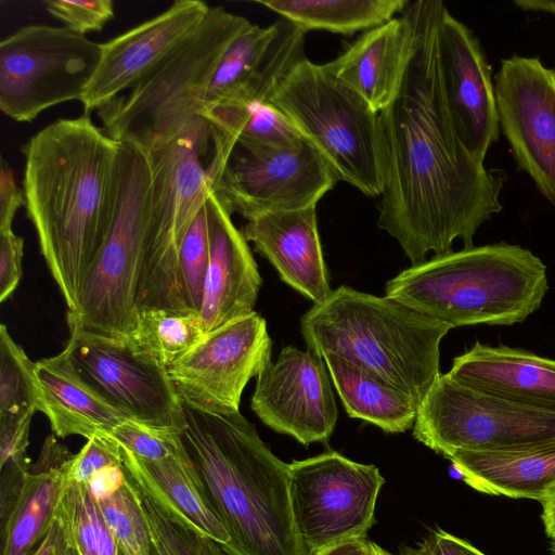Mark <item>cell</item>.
Listing matches in <instances>:
<instances>
[{
  "label": "cell",
  "instance_id": "cell-47",
  "mask_svg": "<svg viewBox=\"0 0 555 555\" xmlns=\"http://www.w3.org/2000/svg\"><path fill=\"white\" fill-rule=\"evenodd\" d=\"M315 555H392L366 538L343 541Z\"/></svg>",
  "mask_w": 555,
  "mask_h": 555
},
{
  "label": "cell",
  "instance_id": "cell-23",
  "mask_svg": "<svg viewBox=\"0 0 555 555\" xmlns=\"http://www.w3.org/2000/svg\"><path fill=\"white\" fill-rule=\"evenodd\" d=\"M448 375L475 390L555 413V359L477 341L454 358Z\"/></svg>",
  "mask_w": 555,
  "mask_h": 555
},
{
  "label": "cell",
  "instance_id": "cell-29",
  "mask_svg": "<svg viewBox=\"0 0 555 555\" xmlns=\"http://www.w3.org/2000/svg\"><path fill=\"white\" fill-rule=\"evenodd\" d=\"M346 413L385 433H404L414 426L418 404L408 395L333 353L321 357Z\"/></svg>",
  "mask_w": 555,
  "mask_h": 555
},
{
  "label": "cell",
  "instance_id": "cell-12",
  "mask_svg": "<svg viewBox=\"0 0 555 555\" xmlns=\"http://www.w3.org/2000/svg\"><path fill=\"white\" fill-rule=\"evenodd\" d=\"M102 56V43L65 26L30 25L0 42V109L30 122L44 109L81 101Z\"/></svg>",
  "mask_w": 555,
  "mask_h": 555
},
{
  "label": "cell",
  "instance_id": "cell-2",
  "mask_svg": "<svg viewBox=\"0 0 555 555\" xmlns=\"http://www.w3.org/2000/svg\"><path fill=\"white\" fill-rule=\"evenodd\" d=\"M119 143L83 113L55 120L22 146L27 217L67 311L111 229Z\"/></svg>",
  "mask_w": 555,
  "mask_h": 555
},
{
  "label": "cell",
  "instance_id": "cell-3",
  "mask_svg": "<svg viewBox=\"0 0 555 555\" xmlns=\"http://www.w3.org/2000/svg\"><path fill=\"white\" fill-rule=\"evenodd\" d=\"M181 441L230 541V555H310L292 513L288 464L240 413L183 404Z\"/></svg>",
  "mask_w": 555,
  "mask_h": 555
},
{
  "label": "cell",
  "instance_id": "cell-35",
  "mask_svg": "<svg viewBox=\"0 0 555 555\" xmlns=\"http://www.w3.org/2000/svg\"><path fill=\"white\" fill-rule=\"evenodd\" d=\"M33 415L0 417V521L15 504L31 466L27 447Z\"/></svg>",
  "mask_w": 555,
  "mask_h": 555
},
{
  "label": "cell",
  "instance_id": "cell-1",
  "mask_svg": "<svg viewBox=\"0 0 555 555\" xmlns=\"http://www.w3.org/2000/svg\"><path fill=\"white\" fill-rule=\"evenodd\" d=\"M440 0L409 2L401 14L410 50L400 90L379 116L383 193L377 225L412 264L464 248L503 209L502 169H488L461 142L447 105L438 54Z\"/></svg>",
  "mask_w": 555,
  "mask_h": 555
},
{
  "label": "cell",
  "instance_id": "cell-44",
  "mask_svg": "<svg viewBox=\"0 0 555 555\" xmlns=\"http://www.w3.org/2000/svg\"><path fill=\"white\" fill-rule=\"evenodd\" d=\"M24 190L20 189L5 159L0 165V232L11 230L16 211L25 206Z\"/></svg>",
  "mask_w": 555,
  "mask_h": 555
},
{
  "label": "cell",
  "instance_id": "cell-50",
  "mask_svg": "<svg viewBox=\"0 0 555 555\" xmlns=\"http://www.w3.org/2000/svg\"><path fill=\"white\" fill-rule=\"evenodd\" d=\"M400 553L401 555H417L415 548L409 546H402Z\"/></svg>",
  "mask_w": 555,
  "mask_h": 555
},
{
  "label": "cell",
  "instance_id": "cell-48",
  "mask_svg": "<svg viewBox=\"0 0 555 555\" xmlns=\"http://www.w3.org/2000/svg\"><path fill=\"white\" fill-rule=\"evenodd\" d=\"M542 505L541 519L548 538L555 537V485L539 501Z\"/></svg>",
  "mask_w": 555,
  "mask_h": 555
},
{
  "label": "cell",
  "instance_id": "cell-19",
  "mask_svg": "<svg viewBox=\"0 0 555 555\" xmlns=\"http://www.w3.org/2000/svg\"><path fill=\"white\" fill-rule=\"evenodd\" d=\"M306 34L285 20L267 27L249 23L222 54L206 93L205 111L224 102L269 104L306 57Z\"/></svg>",
  "mask_w": 555,
  "mask_h": 555
},
{
  "label": "cell",
  "instance_id": "cell-34",
  "mask_svg": "<svg viewBox=\"0 0 555 555\" xmlns=\"http://www.w3.org/2000/svg\"><path fill=\"white\" fill-rule=\"evenodd\" d=\"M39 385L33 362L0 325V417L38 412Z\"/></svg>",
  "mask_w": 555,
  "mask_h": 555
},
{
  "label": "cell",
  "instance_id": "cell-24",
  "mask_svg": "<svg viewBox=\"0 0 555 555\" xmlns=\"http://www.w3.org/2000/svg\"><path fill=\"white\" fill-rule=\"evenodd\" d=\"M409 50L410 27L404 15L400 14L363 33L326 66L379 113L400 90Z\"/></svg>",
  "mask_w": 555,
  "mask_h": 555
},
{
  "label": "cell",
  "instance_id": "cell-9",
  "mask_svg": "<svg viewBox=\"0 0 555 555\" xmlns=\"http://www.w3.org/2000/svg\"><path fill=\"white\" fill-rule=\"evenodd\" d=\"M322 156L336 178L383 193L379 116L326 64L304 57L269 102Z\"/></svg>",
  "mask_w": 555,
  "mask_h": 555
},
{
  "label": "cell",
  "instance_id": "cell-8",
  "mask_svg": "<svg viewBox=\"0 0 555 555\" xmlns=\"http://www.w3.org/2000/svg\"><path fill=\"white\" fill-rule=\"evenodd\" d=\"M151 191L149 153L120 142L115 167L114 211L108 235L89 270L74 310L70 332L131 337L145 248Z\"/></svg>",
  "mask_w": 555,
  "mask_h": 555
},
{
  "label": "cell",
  "instance_id": "cell-13",
  "mask_svg": "<svg viewBox=\"0 0 555 555\" xmlns=\"http://www.w3.org/2000/svg\"><path fill=\"white\" fill-rule=\"evenodd\" d=\"M297 534L310 555L343 541L366 538L385 482L375 465L331 451L288 464Z\"/></svg>",
  "mask_w": 555,
  "mask_h": 555
},
{
  "label": "cell",
  "instance_id": "cell-16",
  "mask_svg": "<svg viewBox=\"0 0 555 555\" xmlns=\"http://www.w3.org/2000/svg\"><path fill=\"white\" fill-rule=\"evenodd\" d=\"M494 94L500 129L518 167L555 206V70L539 57L503 59Z\"/></svg>",
  "mask_w": 555,
  "mask_h": 555
},
{
  "label": "cell",
  "instance_id": "cell-26",
  "mask_svg": "<svg viewBox=\"0 0 555 555\" xmlns=\"http://www.w3.org/2000/svg\"><path fill=\"white\" fill-rule=\"evenodd\" d=\"M35 369L38 412L47 415L55 436L79 435L89 439L109 434L128 420L80 376L66 349L35 362Z\"/></svg>",
  "mask_w": 555,
  "mask_h": 555
},
{
  "label": "cell",
  "instance_id": "cell-10",
  "mask_svg": "<svg viewBox=\"0 0 555 555\" xmlns=\"http://www.w3.org/2000/svg\"><path fill=\"white\" fill-rule=\"evenodd\" d=\"M413 436L442 456L514 452L555 441V413L475 390L447 373L418 405Z\"/></svg>",
  "mask_w": 555,
  "mask_h": 555
},
{
  "label": "cell",
  "instance_id": "cell-14",
  "mask_svg": "<svg viewBox=\"0 0 555 555\" xmlns=\"http://www.w3.org/2000/svg\"><path fill=\"white\" fill-rule=\"evenodd\" d=\"M64 349L80 376L128 420L183 428V403L168 369L132 337L70 332Z\"/></svg>",
  "mask_w": 555,
  "mask_h": 555
},
{
  "label": "cell",
  "instance_id": "cell-20",
  "mask_svg": "<svg viewBox=\"0 0 555 555\" xmlns=\"http://www.w3.org/2000/svg\"><path fill=\"white\" fill-rule=\"evenodd\" d=\"M209 5L179 0L157 16L102 43V56L81 99L85 114L132 88L204 20Z\"/></svg>",
  "mask_w": 555,
  "mask_h": 555
},
{
  "label": "cell",
  "instance_id": "cell-25",
  "mask_svg": "<svg viewBox=\"0 0 555 555\" xmlns=\"http://www.w3.org/2000/svg\"><path fill=\"white\" fill-rule=\"evenodd\" d=\"M73 455L54 435L47 437L15 504L0 521L1 555H34L49 532L70 483Z\"/></svg>",
  "mask_w": 555,
  "mask_h": 555
},
{
  "label": "cell",
  "instance_id": "cell-5",
  "mask_svg": "<svg viewBox=\"0 0 555 555\" xmlns=\"http://www.w3.org/2000/svg\"><path fill=\"white\" fill-rule=\"evenodd\" d=\"M547 289L542 260L502 242L412 264L387 282L386 296L453 328L520 323L541 307Z\"/></svg>",
  "mask_w": 555,
  "mask_h": 555
},
{
  "label": "cell",
  "instance_id": "cell-18",
  "mask_svg": "<svg viewBox=\"0 0 555 555\" xmlns=\"http://www.w3.org/2000/svg\"><path fill=\"white\" fill-rule=\"evenodd\" d=\"M438 54L456 134L469 154L483 163L500 135L491 67L477 37L447 7L438 29Z\"/></svg>",
  "mask_w": 555,
  "mask_h": 555
},
{
  "label": "cell",
  "instance_id": "cell-22",
  "mask_svg": "<svg viewBox=\"0 0 555 555\" xmlns=\"http://www.w3.org/2000/svg\"><path fill=\"white\" fill-rule=\"evenodd\" d=\"M317 207L269 212L247 220L245 238L276 269L281 280L323 304L332 294L320 242Z\"/></svg>",
  "mask_w": 555,
  "mask_h": 555
},
{
  "label": "cell",
  "instance_id": "cell-37",
  "mask_svg": "<svg viewBox=\"0 0 555 555\" xmlns=\"http://www.w3.org/2000/svg\"><path fill=\"white\" fill-rule=\"evenodd\" d=\"M96 503L124 555H156L139 500L127 475L125 485L117 492Z\"/></svg>",
  "mask_w": 555,
  "mask_h": 555
},
{
  "label": "cell",
  "instance_id": "cell-28",
  "mask_svg": "<svg viewBox=\"0 0 555 555\" xmlns=\"http://www.w3.org/2000/svg\"><path fill=\"white\" fill-rule=\"evenodd\" d=\"M121 457L128 473L156 491L199 531L222 546L229 543L230 537L209 504L184 446L157 461L140 459L121 447Z\"/></svg>",
  "mask_w": 555,
  "mask_h": 555
},
{
  "label": "cell",
  "instance_id": "cell-38",
  "mask_svg": "<svg viewBox=\"0 0 555 555\" xmlns=\"http://www.w3.org/2000/svg\"><path fill=\"white\" fill-rule=\"evenodd\" d=\"M209 264V236L206 203L197 212L184 237L179 255V280L189 312L201 313Z\"/></svg>",
  "mask_w": 555,
  "mask_h": 555
},
{
  "label": "cell",
  "instance_id": "cell-11",
  "mask_svg": "<svg viewBox=\"0 0 555 555\" xmlns=\"http://www.w3.org/2000/svg\"><path fill=\"white\" fill-rule=\"evenodd\" d=\"M212 189L231 214L258 216L317 207L338 179L305 139L287 146L232 140L216 145L209 165Z\"/></svg>",
  "mask_w": 555,
  "mask_h": 555
},
{
  "label": "cell",
  "instance_id": "cell-45",
  "mask_svg": "<svg viewBox=\"0 0 555 555\" xmlns=\"http://www.w3.org/2000/svg\"><path fill=\"white\" fill-rule=\"evenodd\" d=\"M415 551L417 555H486L469 542L442 529L433 530Z\"/></svg>",
  "mask_w": 555,
  "mask_h": 555
},
{
  "label": "cell",
  "instance_id": "cell-43",
  "mask_svg": "<svg viewBox=\"0 0 555 555\" xmlns=\"http://www.w3.org/2000/svg\"><path fill=\"white\" fill-rule=\"evenodd\" d=\"M34 555H79L64 494L50 530Z\"/></svg>",
  "mask_w": 555,
  "mask_h": 555
},
{
  "label": "cell",
  "instance_id": "cell-4",
  "mask_svg": "<svg viewBox=\"0 0 555 555\" xmlns=\"http://www.w3.org/2000/svg\"><path fill=\"white\" fill-rule=\"evenodd\" d=\"M452 327L387 296L341 285L300 319L309 350L333 352L418 405L440 376V343Z\"/></svg>",
  "mask_w": 555,
  "mask_h": 555
},
{
  "label": "cell",
  "instance_id": "cell-39",
  "mask_svg": "<svg viewBox=\"0 0 555 555\" xmlns=\"http://www.w3.org/2000/svg\"><path fill=\"white\" fill-rule=\"evenodd\" d=\"M109 435L122 448L149 461L165 459L183 447L180 430L149 426L131 420L117 425Z\"/></svg>",
  "mask_w": 555,
  "mask_h": 555
},
{
  "label": "cell",
  "instance_id": "cell-40",
  "mask_svg": "<svg viewBox=\"0 0 555 555\" xmlns=\"http://www.w3.org/2000/svg\"><path fill=\"white\" fill-rule=\"evenodd\" d=\"M46 10L74 33L99 31L114 17L111 0H47Z\"/></svg>",
  "mask_w": 555,
  "mask_h": 555
},
{
  "label": "cell",
  "instance_id": "cell-51",
  "mask_svg": "<svg viewBox=\"0 0 555 555\" xmlns=\"http://www.w3.org/2000/svg\"><path fill=\"white\" fill-rule=\"evenodd\" d=\"M551 551L555 555V537L551 538Z\"/></svg>",
  "mask_w": 555,
  "mask_h": 555
},
{
  "label": "cell",
  "instance_id": "cell-27",
  "mask_svg": "<svg viewBox=\"0 0 555 555\" xmlns=\"http://www.w3.org/2000/svg\"><path fill=\"white\" fill-rule=\"evenodd\" d=\"M443 456L481 493L540 501L555 485V441L514 452L459 450Z\"/></svg>",
  "mask_w": 555,
  "mask_h": 555
},
{
  "label": "cell",
  "instance_id": "cell-15",
  "mask_svg": "<svg viewBox=\"0 0 555 555\" xmlns=\"http://www.w3.org/2000/svg\"><path fill=\"white\" fill-rule=\"evenodd\" d=\"M271 350L267 322L254 311L206 333L168 374L183 404L214 414L240 412L245 386L271 362Z\"/></svg>",
  "mask_w": 555,
  "mask_h": 555
},
{
  "label": "cell",
  "instance_id": "cell-32",
  "mask_svg": "<svg viewBox=\"0 0 555 555\" xmlns=\"http://www.w3.org/2000/svg\"><path fill=\"white\" fill-rule=\"evenodd\" d=\"M204 117L223 135L245 143L287 146L304 139L291 121L270 104H216Z\"/></svg>",
  "mask_w": 555,
  "mask_h": 555
},
{
  "label": "cell",
  "instance_id": "cell-21",
  "mask_svg": "<svg viewBox=\"0 0 555 555\" xmlns=\"http://www.w3.org/2000/svg\"><path fill=\"white\" fill-rule=\"evenodd\" d=\"M206 210L209 264L199 317L209 333L251 314L262 281L247 240L212 188Z\"/></svg>",
  "mask_w": 555,
  "mask_h": 555
},
{
  "label": "cell",
  "instance_id": "cell-41",
  "mask_svg": "<svg viewBox=\"0 0 555 555\" xmlns=\"http://www.w3.org/2000/svg\"><path fill=\"white\" fill-rule=\"evenodd\" d=\"M121 465L120 444L109 434H98L87 439L81 450L73 455L69 480L86 485L101 469Z\"/></svg>",
  "mask_w": 555,
  "mask_h": 555
},
{
  "label": "cell",
  "instance_id": "cell-17",
  "mask_svg": "<svg viewBox=\"0 0 555 555\" xmlns=\"http://www.w3.org/2000/svg\"><path fill=\"white\" fill-rule=\"evenodd\" d=\"M331 380L321 357L286 346L258 374L251 410L271 429L304 446L326 442L338 417Z\"/></svg>",
  "mask_w": 555,
  "mask_h": 555
},
{
  "label": "cell",
  "instance_id": "cell-42",
  "mask_svg": "<svg viewBox=\"0 0 555 555\" xmlns=\"http://www.w3.org/2000/svg\"><path fill=\"white\" fill-rule=\"evenodd\" d=\"M24 240L11 230L0 232V301L16 289L22 278Z\"/></svg>",
  "mask_w": 555,
  "mask_h": 555
},
{
  "label": "cell",
  "instance_id": "cell-6",
  "mask_svg": "<svg viewBox=\"0 0 555 555\" xmlns=\"http://www.w3.org/2000/svg\"><path fill=\"white\" fill-rule=\"evenodd\" d=\"M249 21L209 7L201 24L126 95L98 108L114 140L151 151L205 118V98L230 42Z\"/></svg>",
  "mask_w": 555,
  "mask_h": 555
},
{
  "label": "cell",
  "instance_id": "cell-46",
  "mask_svg": "<svg viewBox=\"0 0 555 555\" xmlns=\"http://www.w3.org/2000/svg\"><path fill=\"white\" fill-rule=\"evenodd\" d=\"M126 482L124 466H109L98 472L87 483L95 501L104 500L117 492Z\"/></svg>",
  "mask_w": 555,
  "mask_h": 555
},
{
  "label": "cell",
  "instance_id": "cell-30",
  "mask_svg": "<svg viewBox=\"0 0 555 555\" xmlns=\"http://www.w3.org/2000/svg\"><path fill=\"white\" fill-rule=\"evenodd\" d=\"M304 29L350 36L378 27L401 14L408 0H257Z\"/></svg>",
  "mask_w": 555,
  "mask_h": 555
},
{
  "label": "cell",
  "instance_id": "cell-7",
  "mask_svg": "<svg viewBox=\"0 0 555 555\" xmlns=\"http://www.w3.org/2000/svg\"><path fill=\"white\" fill-rule=\"evenodd\" d=\"M212 149L211 125L203 118L172 140L146 151L151 191L138 312L155 308L191 313L181 294L179 255L189 228L212 188Z\"/></svg>",
  "mask_w": 555,
  "mask_h": 555
},
{
  "label": "cell",
  "instance_id": "cell-31",
  "mask_svg": "<svg viewBox=\"0 0 555 555\" xmlns=\"http://www.w3.org/2000/svg\"><path fill=\"white\" fill-rule=\"evenodd\" d=\"M125 472L139 500L156 555H230L156 491Z\"/></svg>",
  "mask_w": 555,
  "mask_h": 555
},
{
  "label": "cell",
  "instance_id": "cell-49",
  "mask_svg": "<svg viewBox=\"0 0 555 555\" xmlns=\"http://www.w3.org/2000/svg\"><path fill=\"white\" fill-rule=\"evenodd\" d=\"M514 3L522 10L555 14V0H515Z\"/></svg>",
  "mask_w": 555,
  "mask_h": 555
},
{
  "label": "cell",
  "instance_id": "cell-33",
  "mask_svg": "<svg viewBox=\"0 0 555 555\" xmlns=\"http://www.w3.org/2000/svg\"><path fill=\"white\" fill-rule=\"evenodd\" d=\"M205 334L198 314L152 308L138 312L131 337L168 369L198 344Z\"/></svg>",
  "mask_w": 555,
  "mask_h": 555
},
{
  "label": "cell",
  "instance_id": "cell-36",
  "mask_svg": "<svg viewBox=\"0 0 555 555\" xmlns=\"http://www.w3.org/2000/svg\"><path fill=\"white\" fill-rule=\"evenodd\" d=\"M64 501L79 555H124L85 483L70 482Z\"/></svg>",
  "mask_w": 555,
  "mask_h": 555
}]
</instances>
